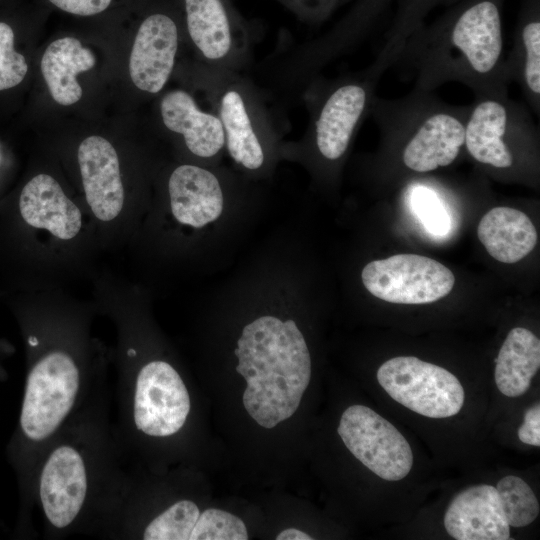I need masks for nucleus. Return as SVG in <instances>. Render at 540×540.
Segmentation results:
<instances>
[{"label": "nucleus", "mask_w": 540, "mask_h": 540, "mask_svg": "<svg viewBox=\"0 0 540 540\" xmlns=\"http://www.w3.org/2000/svg\"><path fill=\"white\" fill-rule=\"evenodd\" d=\"M164 127L182 137L185 147L201 159H215L225 149L218 116L200 109L193 96L182 89L164 94L159 105Z\"/></svg>", "instance_id": "4468645a"}, {"label": "nucleus", "mask_w": 540, "mask_h": 540, "mask_svg": "<svg viewBox=\"0 0 540 540\" xmlns=\"http://www.w3.org/2000/svg\"><path fill=\"white\" fill-rule=\"evenodd\" d=\"M496 490L505 519L510 527H525L539 514L538 500L530 486L517 476L502 478Z\"/></svg>", "instance_id": "5701e85b"}, {"label": "nucleus", "mask_w": 540, "mask_h": 540, "mask_svg": "<svg viewBox=\"0 0 540 540\" xmlns=\"http://www.w3.org/2000/svg\"><path fill=\"white\" fill-rule=\"evenodd\" d=\"M365 288L375 297L397 304H427L447 296L455 276L442 263L418 254H396L374 260L361 272Z\"/></svg>", "instance_id": "39448f33"}, {"label": "nucleus", "mask_w": 540, "mask_h": 540, "mask_svg": "<svg viewBox=\"0 0 540 540\" xmlns=\"http://www.w3.org/2000/svg\"><path fill=\"white\" fill-rule=\"evenodd\" d=\"M495 383L507 397L523 395L540 367V340L530 330H510L495 360Z\"/></svg>", "instance_id": "4be33fe9"}, {"label": "nucleus", "mask_w": 540, "mask_h": 540, "mask_svg": "<svg viewBox=\"0 0 540 540\" xmlns=\"http://www.w3.org/2000/svg\"><path fill=\"white\" fill-rule=\"evenodd\" d=\"M413 210L425 229L436 236L447 234L450 218L440 199L430 190L418 188L411 199Z\"/></svg>", "instance_id": "bb28decb"}, {"label": "nucleus", "mask_w": 540, "mask_h": 540, "mask_svg": "<svg viewBox=\"0 0 540 540\" xmlns=\"http://www.w3.org/2000/svg\"><path fill=\"white\" fill-rule=\"evenodd\" d=\"M451 41L475 73H490L499 62L503 49L501 20L496 5L483 1L467 9L457 20Z\"/></svg>", "instance_id": "f3484780"}, {"label": "nucleus", "mask_w": 540, "mask_h": 540, "mask_svg": "<svg viewBox=\"0 0 540 540\" xmlns=\"http://www.w3.org/2000/svg\"><path fill=\"white\" fill-rule=\"evenodd\" d=\"M518 437L525 444L540 446V406L538 403L526 410L524 421L518 429Z\"/></svg>", "instance_id": "c756f323"}, {"label": "nucleus", "mask_w": 540, "mask_h": 540, "mask_svg": "<svg viewBox=\"0 0 540 540\" xmlns=\"http://www.w3.org/2000/svg\"><path fill=\"white\" fill-rule=\"evenodd\" d=\"M179 48L175 20L162 12L147 16L140 24L129 60L133 84L149 94L159 93L169 80Z\"/></svg>", "instance_id": "1a4fd4ad"}, {"label": "nucleus", "mask_w": 540, "mask_h": 540, "mask_svg": "<svg viewBox=\"0 0 540 540\" xmlns=\"http://www.w3.org/2000/svg\"><path fill=\"white\" fill-rule=\"evenodd\" d=\"M377 380L391 398L422 416L451 417L464 404V389L455 375L413 356L387 360Z\"/></svg>", "instance_id": "20e7f679"}, {"label": "nucleus", "mask_w": 540, "mask_h": 540, "mask_svg": "<svg viewBox=\"0 0 540 540\" xmlns=\"http://www.w3.org/2000/svg\"><path fill=\"white\" fill-rule=\"evenodd\" d=\"M92 51L70 36L53 41L41 60V71L52 98L68 106L80 100L82 88L76 77L95 65Z\"/></svg>", "instance_id": "aec40b11"}, {"label": "nucleus", "mask_w": 540, "mask_h": 540, "mask_svg": "<svg viewBox=\"0 0 540 540\" xmlns=\"http://www.w3.org/2000/svg\"><path fill=\"white\" fill-rule=\"evenodd\" d=\"M444 526L457 540H507V523L496 487L481 484L458 493L450 502Z\"/></svg>", "instance_id": "ddd939ff"}, {"label": "nucleus", "mask_w": 540, "mask_h": 540, "mask_svg": "<svg viewBox=\"0 0 540 540\" xmlns=\"http://www.w3.org/2000/svg\"><path fill=\"white\" fill-rule=\"evenodd\" d=\"M28 71L25 57L14 50V32L0 21V91L20 84Z\"/></svg>", "instance_id": "a878e982"}, {"label": "nucleus", "mask_w": 540, "mask_h": 540, "mask_svg": "<svg viewBox=\"0 0 540 540\" xmlns=\"http://www.w3.org/2000/svg\"><path fill=\"white\" fill-rule=\"evenodd\" d=\"M171 211L183 225L202 228L224 209V189L215 171L194 164L176 167L168 180Z\"/></svg>", "instance_id": "f8f14e48"}, {"label": "nucleus", "mask_w": 540, "mask_h": 540, "mask_svg": "<svg viewBox=\"0 0 540 540\" xmlns=\"http://www.w3.org/2000/svg\"><path fill=\"white\" fill-rule=\"evenodd\" d=\"M277 540H312L313 538L307 533L296 528H288L281 531L277 536Z\"/></svg>", "instance_id": "7c9ffc66"}, {"label": "nucleus", "mask_w": 540, "mask_h": 540, "mask_svg": "<svg viewBox=\"0 0 540 540\" xmlns=\"http://www.w3.org/2000/svg\"><path fill=\"white\" fill-rule=\"evenodd\" d=\"M244 522L237 516L220 509L209 508L200 512L189 540H247Z\"/></svg>", "instance_id": "393cba45"}, {"label": "nucleus", "mask_w": 540, "mask_h": 540, "mask_svg": "<svg viewBox=\"0 0 540 540\" xmlns=\"http://www.w3.org/2000/svg\"><path fill=\"white\" fill-rule=\"evenodd\" d=\"M29 343H30V345L35 346V345L38 344V341H37V339L35 337H30Z\"/></svg>", "instance_id": "2f4dec72"}, {"label": "nucleus", "mask_w": 540, "mask_h": 540, "mask_svg": "<svg viewBox=\"0 0 540 540\" xmlns=\"http://www.w3.org/2000/svg\"><path fill=\"white\" fill-rule=\"evenodd\" d=\"M465 141V126L455 116L435 113L418 127L403 152V162L416 172L450 165Z\"/></svg>", "instance_id": "a211bd4d"}, {"label": "nucleus", "mask_w": 540, "mask_h": 540, "mask_svg": "<svg viewBox=\"0 0 540 540\" xmlns=\"http://www.w3.org/2000/svg\"><path fill=\"white\" fill-rule=\"evenodd\" d=\"M509 117L506 106L496 100H484L474 108L465 126L464 144L475 160L496 168L512 166L513 155L504 139Z\"/></svg>", "instance_id": "412c9836"}, {"label": "nucleus", "mask_w": 540, "mask_h": 540, "mask_svg": "<svg viewBox=\"0 0 540 540\" xmlns=\"http://www.w3.org/2000/svg\"><path fill=\"white\" fill-rule=\"evenodd\" d=\"M87 492L84 460L77 449H54L41 471L39 495L47 520L55 528L68 527L80 513Z\"/></svg>", "instance_id": "9d476101"}, {"label": "nucleus", "mask_w": 540, "mask_h": 540, "mask_svg": "<svg viewBox=\"0 0 540 540\" xmlns=\"http://www.w3.org/2000/svg\"><path fill=\"white\" fill-rule=\"evenodd\" d=\"M190 411L188 390L178 372L165 361H151L135 383L133 417L137 429L153 437L178 432Z\"/></svg>", "instance_id": "0eeeda50"}, {"label": "nucleus", "mask_w": 540, "mask_h": 540, "mask_svg": "<svg viewBox=\"0 0 540 540\" xmlns=\"http://www.w3.org/2000/svg\"><path fill=\"white\" fill-rule=\"evenodd\" d=\"M19 209L28 225L46 229L63 240L72 239L81 229L79 208L64 194L59 183L47 174L36 175L24 186Z\"/></svg>", "instance_id": "dca6fc26"}, {"label": "nucleus", "mask_w": 540, "mask_h": 540, "mask_svg": "<svg viewBox=\"0 0 540 540\" xmlns=\"http://www.w3.org/2000/svg\"><path fill=\"white\" fill-rule=\"evenodd\" d=\"M477 235L490 256L509 264L526 257L537 243V231L530 218L504 206L492 208L482 217Z\"/></svg>", "instance_id": "6ab92c4d"}, {"label": "nucleus", "mask_w": 540, "mask_h": 540, "mask_svg": "<svg viewBox=\"0 0 540 540\" xmlns=\"http://www.w3.org/2000/svg\"><path fill=\"white\" fill-rule=\"evenodd\" d=\"M80 374L70 355L48 353L31 369L20 415L25 436L32 441L49 438L73 408Z\"/></svg>", "instance_id": "7ed1b4c3"}, {"label": "nucleus", "mask_w": 540, "mask_h": 540, "mask_svg": "<svg viewBox=\"0 0 540 540\" xmlns=\"http://www.w3.org/2000/svg\"><path fill=\"white\" fill-rule=\"evenodd\" d=\"M234 354L236 371L246 380L243 405L262 427L290 418L311 378V357L292 319L262 315L246 324Z\"/></svg>", "instance_id": "f257e3e1"}, {"label": "nucleus", "mask_w": 540, "mask_h": 540, "mask_svg": "<svg viewBox=\"0 0 540 540\" xmlns=\"http://www.w3.org/2000/svg\"><path fill=\"white\" fill-rule=\"evenodd\" d=\"M58 9L77 16H93L105 11L112 0H48Z\"/></svg>", "instance_id": "c85d7f7f"}, {"label": "nucleus", "mask_w": 540, "mask_h": 540, "mask_svg": "<svg viewBox=\"0 0 540 540\" xmlns=\"http://www.w3.org/2000/svg\"><path fill=\"white\" fill-rule=\"evenodd\" d=\"M201 68L200 86L222 124L229 156L246 171L262 170L277 132L259 91L238 71Z\"/></svg>", "instance_id": "f03ea898"}, {"label": "nucleus", "mask_w": 540, "mask_h": 540, "mask_svg": "<svg viewBox=\"0 0 540 540\" xmlns=\"http://www.w3.org/2000/svg\"><path fill=\"white\" fill-rule=\"evenodd\" d=\"M348 450L368 469L387 481H398L410 472L413 453L397 428L363 405L348 407L337 429Z\"/></svg>", "instance_id": "423d86ee"}, {"label": "nucleus", "mask_w": 540, "mask_h": 540, "mask_svg": "<svg viewBox=\"0 0 540 540\" xmlns=\"http://www.w3.org/2000/svg\"><path fill=\"white\" fill-rule=\"evenodd\" d=\"M200 511L198 506L190 500H181L158 516L145 528V540H189Z\"/></svg>", "instance_id": "b1692460"}, {"label": "nucleus", "mask_w": 540, "mask_h": 540, "mask_svg": "<svg viewBox=\"0 0 540 540\" xmlns=\"http://www.w3.org/2000/svg\"><path fill=\"white\" fill-rule=\"evenodd\" d=\"M78 162L86 200L92 212L101 221L113 220L124 203L116 150L105 138L90 136L79 145Z\"/></svg>", "instance_id": "9b49d317"}, {"label": "nucleus", "mask_w": 540, "mask_h": 540, "mask_svg": "<svg viewBox=\"0 0 540 540\" xmlns=\"http://www.w3.org/2000/svg\"><path fill=\"white\" fill-rule=\"evenodd\" d=\"M524 78L529 90L540 94V23H528L522 31Z\"/></svg>", "instance_id": "cd10ccee"}, {"label": "nucleus", "mask_w": 540, "mask_h": 540, "mask_svg": "<svg viewBox=\"0 0 540 540\" xmlns=\"http://www.w3.org/2000/svg\"><path fill=\"white\" fill-rule=\"evenodd\" d=\"M188 36L202 65L238 71L249 60L250 44L238 36L222 0H184Z\"/></svg>", "instance_id": "6e6552de"}, {"label": "nucleus", "mask_w": 540, "mask_h": 540, "mask_svg": "<svg viewBox=\"0 0 540 540\" xmlns=\"http://www.w3.org/2000/svg\"><path fill=\"white\" fill-rule=\"evenodd\" d=\"M367 89L360 83H345L324 100L312 124V137L319 154L335 161L346 152L367 105Z\"/></svg>", "instance_id": "2eb2a0df"}]
</instances>
